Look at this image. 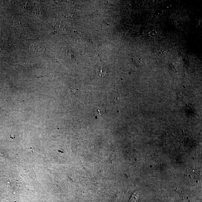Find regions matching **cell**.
Masks as SVG:
<instances>
[{"label":"cell","instance_id":"6da1fadb","mask_svg":"<svg viewBox=\"0 0 202 202\" xmlns=\"http://www.w3.org/2000/svg\"><path fill=\"white\" fill-rule=\"evenodd\" d=\"M30 51L34 54L41 55L45 52L44 48L42 45L37 44H32L29 47Z\"/></svg>","mask_w":202,"mask_h":202}]
</instances>
